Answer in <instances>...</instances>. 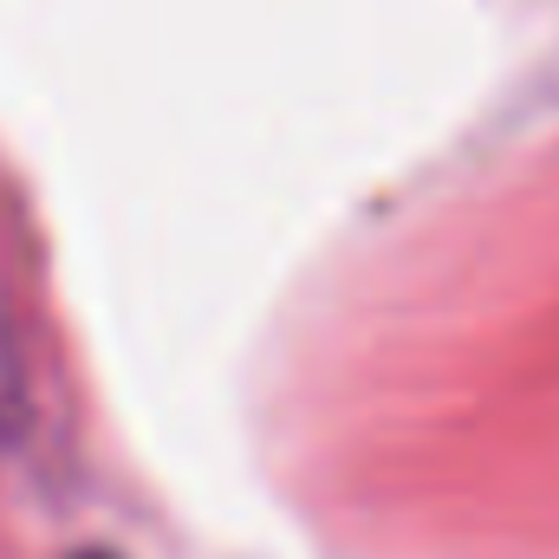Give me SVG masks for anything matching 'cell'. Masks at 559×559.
<instances>
[{"label":"cell","mask_w":559,"mask_h":559,"mask_svg":"<svg viewBox=\"0 0 559 559\" xmlns=\"http://www.w3.org/2000/svg\"><path fill=\"white\" fill-rule=\"evenodd\" d=\"M79 559H118V554H105V547H85V554H79Z\"/></svg>","instance_id":"cell-1"}]
</instances>
